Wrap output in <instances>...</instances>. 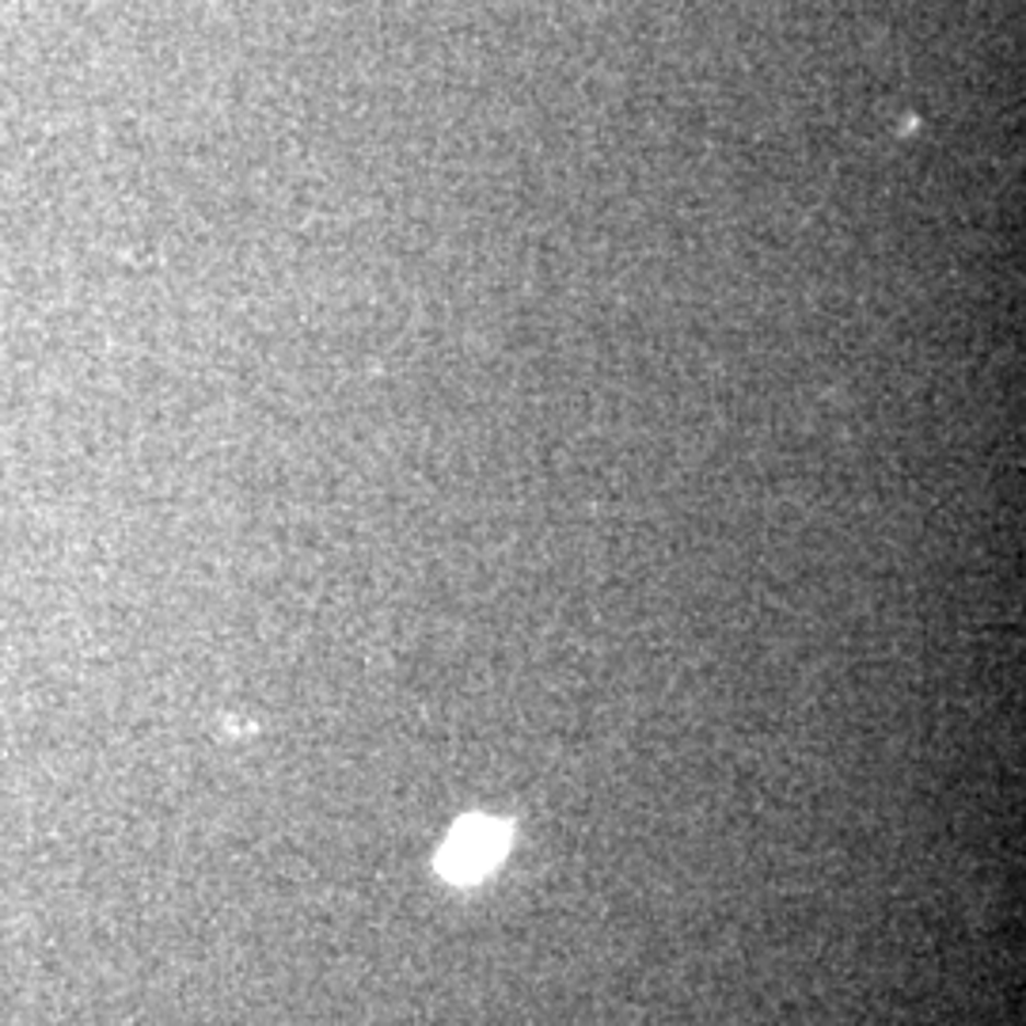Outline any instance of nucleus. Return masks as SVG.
<instances>
[{"label": "nucleus", "instance_id": "obj_1", "mask_svg": "<svg viewBox=\"0 0 1026 1026\" xmlns=\"http://www.w3.org/2000/svg\"><path fill=\"white\" fill-rule=\"evenodd\" d=\"M506 844H510V829L503 821L472 814V818H464L452 829L446 848H441L438 855L441 878H449V883H475V878H483L503 860Z\"/></svg>", "mask_w": 1026, "mask_h": 1026}]
</instances>
